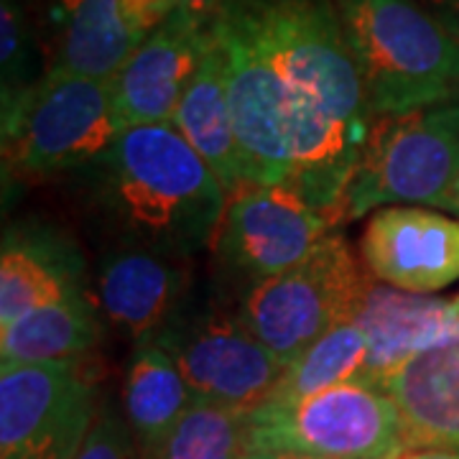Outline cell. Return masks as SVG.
<instances>
[{
  "label": "cell",
  "instance_id": "7",
  "mask_svg": "<svg viewBox=\"0 0 459 459\" xmlns=\"http://www.w3.org/2000/svg\"><path fill=\"white\" fill-rule=\"evenodd\" d=\"M247 444L327 459H394L406 449L391 395L368 380L247 411Z\"/></svg>",
  "mask_w": 459,
  "mask_h": 459
},
{
  "label": "cell",
  "instance_id": "25",
  "mask_svg": "<svg viewBox=\"0 0 459 459\" xmlns=\"http://www.w3.org/2000/svg\"><path fill=\"white\" fill-rule=\"evenodd\" d=\"M74 459H143V455L126 416L102 403Z\"/></svg>",
  "mask_w": 459,
  "mask_h": 459
},
{
  "label": "cell",
  "instance_id": "12",
  "mask_svg": "<svg viewBox=\"0 0 459 459\" xmlns=\"http://www.w3.org/2000/svg\"><path fill=\"white\" fill-rule=\"evenodd\" d=\"M370 276L409 294H434L459 281V222L421 207H383L360 238Z\"/></svg>",
  "mask_w": 459,
  "mask_h": 459
},
{
  "label": "cell",
  "instance_id": "31",
  "mask_svg": "<svg viewBox=\"0 0 459 459\" xmlns=\"http://www.w3.org/2000/svg\"><path fill=\"white\" fill-rule=\"evenodd\" d=\"M455 212H459V181H457V189H455Z\"/></svg>",
  "mask_w": 459,
  "mask_h": 459
},
{
  "label": "cell",
  "instance_id": "8",
  "mask_svg": "<svg viewBox=\"0 0 459 459\" xmlns=\"http://www.w3.org/2000/svg\"><path fill=\"white\" fill-rule=\"evenodd\" d=\"M199 401L253 411L265 403L286 365L246 327L240 314L186 299L156 340Z\"/></svg>",
  "mask_w": 459,
  "mask_h": 459
},
{
  "label": "cell",
  "instance_id": "19",
  "mask_svg": "<svg viewBox=\"0 0 459 459\" xmlns=\"http://www.w3.org/2000/svg\"><path fill=\"white\" fill-rule=\"evenodd\" d=\"M171 126L197 151L202 161L212 169L214 177L228 189V195L238 184L246 181L230 115L228 65L222 47L217 44L214 36L210 49L202 56L195 80L189 82L181 98Z\"/></svg>",
  "mask_w": 459,
  "mask_h": 459
},
{
  "label": "cell",
  "instance_id": "30",
  "mask_svg": "<svg viewBox=\"0 0 459 459\" xmlns=\"http://www.w3.org/2000/svg\"><path fill=\"white\" fill-rule=\"evenodd\" d=\"M394 459H459V452H452V449H403Z\"/></svg>",
  "mask_w": 459,
  "mask_h": 459
},
{
  "label": "cell",
  "instance_id": "23",
  "mask_svg": "<svg viewBox=\"0 0 459 459\" xmlns=\"http://www.w3.org/2000/svg\"><path fill=\"white\" fill-rule=\"evenodd\" d=\"M247 449V411L199 401L148 459H243Z\"/></svg>",
  "mask_w": 459,
  "mask_h": 459
},
{
  "label": "cell",
  "instance_id": "4",
  "mask_svg": "<svg viewBox=\"0 0 459 459\" xmlns=\"http://www.w3.org/2000/svg\"><path fill=\"white\" fill-rule=\"evenodd\" d=\"M120 133L110 82L47 72L3 95V159L13 174L29 179L87 171Z\"/></svg>",
  "mask_w": 459,
  "mask_h": 459
},
{
  "label": "cell",
  "instance_id": "20",
  "mask_svg": "<svg viewBox=\"0 0 459 459\" xmlns=\"http://www.w3.org/2000/svg\"><path fill=\"white\" fill-rule=\"evenodd\" d=\"M195 403L177 362L161 344H135L123 377V416L148 459Z\"/></svg>",
  "mask_w": 459,
  "mask_h": 459
},
{
  "label": "cell",
  "instance_id": "32",
  "mask_svg": "<svg viewBox=\"0 0 459 459\" xmlns=\"http://www.w3.org/2000/svg\"><path fill=\"white\" fill-rule=\"evenodd\" d=\"M452 307H455V312H457V316H459V296L455 299V301H452Z\"/></svg>",
  "mask_w": 459,
  "mask_h": 459
},
{
  "label": "cell",
  "instance_id": "6",
  "mask_svg": "<svg viewBox=\"0 0 459 459\" xmlns=\"http://www.w3.org/2000/svg\"><path fill=\"white\" fill-rule=\"evenodd\" d=\"M370 271L342 235L329 232L304 261L250 286L240 319L283 365L329 329L355 316Z\"/></svg>",
  "mask_w": 459,
  "mask_h": 459
},
{
  "label": "cell",
  "instance_id": "11",
  "mask_svg": "<svg viewBox=\"0 0 459 459\" xmlns=\"http://www.w3.org/2000/svg\"><path fill=\"white\" fill-rule=\"evenodd\" d=\"M186 261L131 243H113L100 255L92 304L102 325L123 340L143 344L171 322L189 299Z\"/></svg>",
  "mask_w": 459,
  "mask_h": 459
},
{
  "label": "cell",
  "instance_id": "1",
  "mask_svg": "<svg viewBox=\"0 0 459 459\" xmlns=\"http://www.w3.org/2000/svg\"><path fill=\"white\" fill-rule=\"evenodd\" d=\"M84 174L113 243L179 261L214 247L230 195L174 126L126 128Z\"/></svg>",
  "mask_w": 459,
  "mask_h": 459
},
{
  "label": "cell",
  "instance_id": "5",
  "mask_svg": "<svg viewBox=\"0 0 459 459\" xmlns=\"http://www.w3.org/2000/svg\"><path fill=\"white\" fill-rule=\"evenodd\" d=\"M457 181L459 105L376 117L337 225L391 204H429L455 212Z\"/></svg>",
  "mask_w": 459,
  "mask_h": 459
},
{
  "label": "cell",
  "instance_id": "13",
  "mask_svg": "<svg viewBox=\"0 0 459 459\" xmlns=\"http://www.w3.org/2000/svg\"><path fill=\"white\" fill-rule=\"evenodd\" d=\"M210 44L212 31H202L179 13H171L148 33L110 80L123 131L135 126H171Z\"/></svg>",
  "mask_w": 459,
  "mask_h": 459
},
{
  "label": "cell",
  "instance_id": "3",
  "mask_svg": "<svg viewBox=\"0 0 459 459\" xmlns=\"http://www.w3.org/2000/svg\"><path fill=\"white\" fill-rule=\"evenodd\" d=\"M212 29L243 39L299 98L358 131L373 128L334 0H235Z\"/></svg>",
  "mask_w": 459,
  "mask_h": 459
},
{
  "label": "cell",
  "instance_id": "10",
  "mask_svg": "<svg viewBox=\"0 0 459 459\" xmlns=\"http://www.w3.org/2000/svg\"><path fill=\"white\" fill-rule=\"evenodd\" d=\"M329 230L327 217L291 186L243 181L230 192L214 255L222 273L246 294L250 286L299 265Z\"/></svg>",
  "mask_w": 459,
  "mask_h": 459
},
{
  "label": "cell",
  "instance_id": "14",
  "mask_svg": "<svg viewBox=\"0 0 459 459\" xmlns=\"http://www.w3.org/2000/svg\"><path fill=\"white\" fill-rule=\"evenodd\" d=\"M228 65V102L246 181L286 184L291 174L283 87L261 54L225 29H212Z\"/></svg>",
  "mask_w": 459,
  "mask_h": 459
},
{
  "label": "cell",
  "instance_id": "9",
  "mask_svg": "<svg viewBox=\"0 0 459 459\" xmlns=\"http://www.w3.org/2000/svg\"><path fill=\"white\" fill-rule=\"evenodd\" d=\"M90 358L0 370V459H74L98 416Z\"/></svg>",
  "mask_w": 459,
  "mask_h": 459
},
{
  "label": "cell",
  "instance_id": "15",
  "mask_svg": "<svg viewBox=\"0 0 459 459\" xmlns=\"http://www.w3.org/2000/svg\"><path fill=\"white\" fill-rule=\"evenodd\" d=\"M352 319L368 340V370L362 380L377 388H383V383L416 352L459 332L452 301L409 294L373 276L365 283Z\"/></svg>",
  "mask_w": 459,
  "mask_h": 459
},
{
  "label": "cell",
  "instance_id": "18",
  "mask_svg": "<svg viewBox=\"0 0 459 459\" xmlns=\"http://www.w3.org/2000/svg\"><path fill=\"white\" fill-rule=\"evenodd\" d=\"M59 33L47 72L110 82L138 49L141 39L123 13V0H54Z\"/></svg>",
  "mask_w": 459,
  "mask_h": 459
},
{
  "label": "cell",
  "instance_id": "26",
  "mask_svg": "<svg viewBox=\"0 0 459 459\" xmlns=\"http://www.w3.org/2000/svg\"><path fill=\"white\" fill-rule=\"evenodd\" d=\"M177 5L179 0H123V13L135 36L143 41L148 33L156 31L177 11Z\"/></svg>",
  "mask_w": 459,
  "mask_h": 459
},
{
  "label": "cell",
  "instance_id": "24",
  "mask_svg": "<svg viewBox=\"0 0 459 459\" xmlns=\"http://www.w3.org/2000/svg\"><path fill=\"white\" fill-rule=\"evenodd\" d=\"M29 44L31 33L18 0H3L0 8V62H3V95H13L29 87Z\"/></svg>",
  "mask_w": 459,
  "mask_h": 459
},
{
  "label": "cell",
  "instance_id": "21",
  "mask_svg": "<svg viewBox=\"0 0 459 459\" xmlns=\"http://www.w3.org/2000/svg\"><path fill=\"white\" fill-rule=\"evenodd\" d=\"M102 327L92 296H74L0 327V360L3 365L82 360L100 344Z\"/></svg>",
  "mask_w": 459,
  "mask_h": 459
},
{
  "label": "cell",
  "instance_id": "16",
  "mask_svg": "<svg viewBox=\"0 0 459 459\" xmlns=\"http://www.w3.org/2000/svg\"><path fill=\"white\" fill-rule=\"evenodd\" d=\"M82 294H90L82 255L66 235L41 225L5 230L0 250V327Z\"/></svg>",
  "mask_w": 459,
  "mask_h": 459
},
{
  "label": "cell",
  "instance_id": "2",
  "mask_svg": "<svg viewBox=\"0 0 459 459\" xmlns=\"http://www.w3.org/2000/svg\"><path fill=\"white\" fill-rule=\"evenodd\" d=\"M373 117L459 105V41L413 0H337Z\"/></svg>",
  "mask_w": 459,
  "mask_h": 459
},
{
  "label": "cell",
  "instance_id": "28",
  "mask_svg": "<svg viewBox=\"0 0 459 459\" xmlns=\"http://www.w3.org/2000/svg\"><path fill=\"white\" fill-rule=\"evenodd\" d=\"M429 13L459 41V0H429Z\"/></svg>",
  "mask_w": 459,
  "mask_h": 459
},
{
  "label": "cell",
  "instance_id": "29",
  "mask_svg": "<svg viewBox=\"0 0 459 459\" xmlns=\"http://www.w3.org/2000/svg\"><path fill=\"white\" fill-rule=\"evenodd\" d=\"M243 459H327V457H314L307 452H296V449H279V446H253L247 444L246 457Z\"/></svg>",
  "mask_w": 459,
  "mask_h": 459
},
{
  "label": "cell",
  "instance_id": "27",
  "mask_svg": "<svg viewBox=\"0 0 459 459\" xmlns=\"http://www.w3.org/2000/svg\"><path fill=\"white\" fill-rule=\"evenodd\" d=\"M235 0H179L177 11L184 21L197 26L202 31H212L217 18L222 16Z\"/></svg>",
  "mask_w": 459,
  "mask_h": 459
},
{
  "label": "cell",
  "instance_id": "17",
  "mask_svg": "<svg viewBox=\"0 0 459 459\" xmlns=\"http://www.w3.org/2000/svg\"><path fill=\"white\" fill-rule=\"evenodd\" d=\"M383 391L398 409L406 449L459 452V332L409 358Z\"/></svg>",
  "mask_w": 459,
  "mask_h": 459
},
{
  "label": "cell",
  "instance_id": "22",
  "mask_svg": "<svg viewBox=\"0 0 459 459\" xmlns=\"http://www.w3.org/2000/svg\"><path fill=\"white\" fill-rule=\"evenodd\" d=\"M368 370V340L355 319L340 322L286 365L268 401H289L319 394L350 380H362Z\"/></svg>",
  "mask_w": 459,
  "mask_h": 459
}]
</instances>
